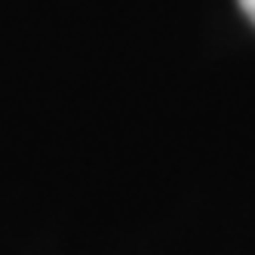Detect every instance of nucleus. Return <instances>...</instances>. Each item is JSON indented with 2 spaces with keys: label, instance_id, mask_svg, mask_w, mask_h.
I'll use <instances>...</instances> for the list:
<instances>
[{
  "label": "nucleus",
  "instance_id": "f257e3e1",
  "mask_svg": "<svg viewBox=\"0 0 255 255\" xmlns=\"http://www.w3.org/2000/svg\"><path fill=\"white\" fill-rule=\"evenodd\" d=\"M240 6H243V12L249 15V19L255 22V0H240Z\"/></svg>",
  "mask_w": 255,
  "mask_h": 255
}]
</instances>
